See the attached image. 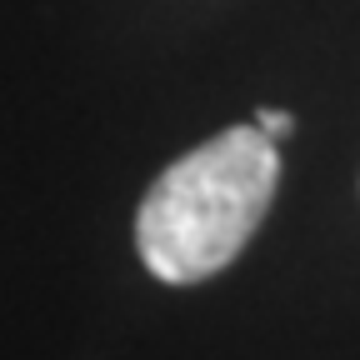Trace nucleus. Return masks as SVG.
I'll return each instance as SVG.
<instances>
[{"label": "nucleus", "instance_id": "obj_1", "mask_svg": "<svg viewBox=\"0 0 360 360\" xmlns=\"http://www.w3.org/2000/svg\"><path fill=\"white\" fill-rule=\"evenodd\" d=\"M281 180L276 141L250 120L170 160L135 210V250L165 285L220 276L270 210Z\"/></svg>", "mask_w": 360, "mask_h": 360}, {"label": "nucleus", "instance_id": "obj_2", "mask_svg": "<svg viewBox=\"0 0 360 360\" xmlns=\"http://www.w3.org/2000/svg\"><path fill=\"white\" fill-rule=\"evenodd\" d=\"M255 125H260V130L270 135V141H276V146H281V141H285V135L295 130V115H290V110H255Z\"/></svg>", "mask_w": 360, "mask_h": 360}]
</instances>
